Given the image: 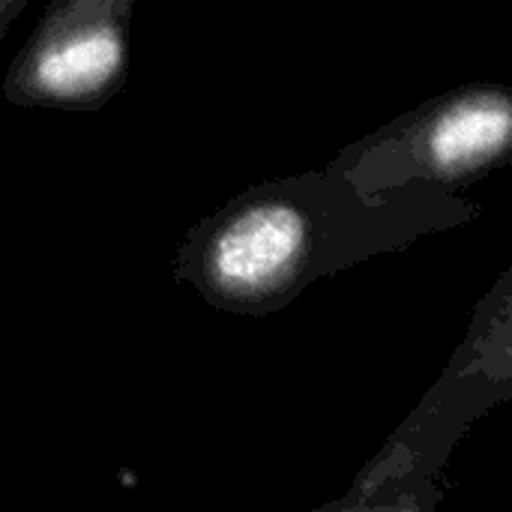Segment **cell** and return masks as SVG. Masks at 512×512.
I'll use <instances>...</instances> for the list:
<instances>
[{
  "mask_svg": "<svg viewBox=\"0 0 512 512\" xmlns=\"http://www.w3.org/2000/svg\"><path fill=\"white\" fill-rule=\"evenodd\" d=\"M477 216V204L435 186L369 195L336 171L282 177L201 219L177 249L174 279L222 312L270 315L324 276Z\"/></svg>",
  "mask_w": 512,
  "mask_h": 512,
  "instance_id": "obj_1",
  "label": "cell"
},
{
  "mask_svg": "<svg viewBox=\"0 0 512 512\" xmlns=\"http://www.w3.org/2000/svg\"><path fill=\"white\" fill-rule=\"evenodd\" d=\"M512 96L504 84L456 87L345 147L327 171L363 192L435 186L459 192L510 159Z\"/></svg>",
  "mask_w": 512,
  "mask_h": 512,
  "instance_id": "obj_2",
  "label": "cell"
},
{
  "mask_svg": "<svg viewBox=\"0 0 512 512\" xmlns=\"http://www.w3.org/2000/svg\"><path fill=\"white\" fill-rule=\"evenodd\" d=\"M135 0H54L18 48L3 96L21 108L96 111L129 69Z\"/></svg>",
  "mask_w": 512,
  "mask_h": 512,
  "instance_id": "obj_3",
  "label": "cell"
},
{
  "mask_svg": "<svg viewBox=\"0 0 512 512\" xmlns=\"http://www.w3.org/2000/svg\"><path fill=\"white\" fill-rule=\"evenodd\" d=\"M30 6V0H0V39L9 33L12 21Z\"/></svg>",
  "mask_w": 512,
  "mask_h": 512,
  "instance_id": "obj_4",
  "label": "cell"
}]
</instances>
